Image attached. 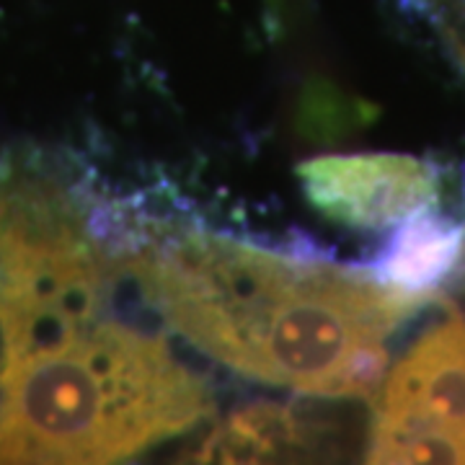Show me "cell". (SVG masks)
<instances>
[{"mask_svg": "<svg viewBox=\"0 0 465 465\" xmlns=\"http://www.w3.org/2000/svg\"><path fill=\"white\" fill-rule=\"evenodd\" d=\"M119 269L202 354L313 399H372L388 339L432 300L311 253L137 217Z\"/></svg>", "mask_w": 465, "mask_h": 465, "instance_id": "obj_1", "label": "cell"}, {"mask_svg": "<svg viewBox=\"0 0 465 465\" xmlns=\"http://www.w3.org/2000/svg\"><path fill=\"white\" fill-rule=\"evenodd\" d=\"M215 411L161 333L101 316L67 344L0 362V463H122Z\"/></svg>", "mask_w": 465, "mask_h": 465, "instance_id": "obj_2", "label": "cell"}, {"mask_svg": "<svg viewBox=\"0 0 465 465\" xmlns=\"http://www.w3.org/2000/svg\"><path fill=\"white\" fill-rule=\"evenodd\" d=\"M367 463H465V316L424 331L382 378Z\"/></svg>", "mask_w": 465, "mask_h": 465, "instance_id": "obj_3", "label": "cell"}, {"mask_svg": "<svg viewBox=\"0 0 465 465\" xmlns=\"http://www.w3.org/2000/svg\"><path fill=\"white\" fill-rule=\"evenodd\" d=\"M302 197L351 231H388L440 200V168L403 153L318 155L298 163Z\"/></svg>", "mask_w": 465, "mask_h": 465, "instance_id": "obj_4", "label": "cell"}, {"mask_svg": "<svg viewBox=\"0 0 465 465\" xmlns=\"http://www.w3.org/2000/svg\"><path fill=\"white\" fill-rule=\"evenodd\" d=\"M321 411L253 401L223 416L192 450V463H308L326 460L333 430Z\"/></svg>", "mask_w": 465, "mask_h": 465, "instance_id": "obj_5", "label": "cell"}, {"mask_svg": "<svg viewBox=\"0 0 465 465\" xmlns=\"http://www.w3.org/2000/svg\"><path fill=\"white\" fill-rule=\"evenodd\" d=\"M463 262L465 223L432 207L399 223L365 272L393 290L432 298Z\"/></svg>", "mask_w": 465, "mask_h": 465, "instance_id": "obj_6", "label": "cell"}]
</instances>
